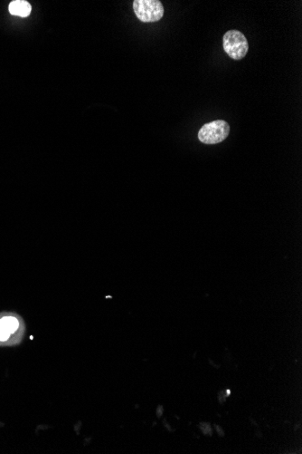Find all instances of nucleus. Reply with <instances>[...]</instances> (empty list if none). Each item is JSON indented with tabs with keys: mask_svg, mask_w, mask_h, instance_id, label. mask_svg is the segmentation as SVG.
<instances>
[{
	"mask_svg": "<svg viewBox=\"0 0 302 454\" xmlns=\"http://www.w3.org/2000/svg\"><path fill=\"white\" fill-rule=\"evenodd\" d=\"M223 47L231 59L239 61L244 58L249 51V44L245 36L238 30H229L224 34Z\"/></svg>",
	"mask_w": 302,
	"mask_h": 454,
	"instance_id": "f257e3e1",
	"label": "nucleus"
},
{
	"mask_svg": "<svg viewBox=\"0 0 302 454\" xmlns=\"http://www.w3.org/2000/svg\"><path fill=\"white\" fill-rule=\"evenodd\" d=\"M230 134V125L224 120L205 123L198 132V139L205 144H216L224 141Z\"/></svg>",
	"mask_w": 302,
	"mask_h": 454,
	"instance_id": "f03ea898",
	"label": "nucleus"
},
{
	"mask_svg": "<svg viewBox=\"0 0 302 454\" xmlns=\"http://www.w3.org/2000/svg\"><path fill=\"white\" fill-rule=\"evenodd\" d=\"M133 10L137 19L144 23L157 22L164 16V7L158 0H135Z\"/></svg>",
	"mask_w": 302,
	"mask_h": 454,
	"instance_id": "7ed1b4c3",
	"label": "nucleus"
},
{
	"mask_svg": "<svg viewBox=\"0 0 302 454\" xmlns=\"http://www.w3.org/2000/svg\"><path fill=\"white\" fill-rule=\"evenodd\" d=\"M19 328V322L15 316H4L0 319V341L4 342Z\"/></svg>",
	"mask_w": 302,
	"mask_h": 454,
	"instance_id": "20e7f679",
	"label": "nucleus"
},
{
	"mask_svg": "<svg viewBox=\"0 0 302 454\" xmlns=\"http://www.w3.org/2000/svg\"><path fill=\"white\" fill-rule=\"evenodd\" d=\"M8 10L13 16L27 17L31 14L32 7L26 0H15L9 4Z\"/></svg>",
	"mask_w": 302,
	"mask_h": 454,
	"instance_id": "39448f33",
	"label": "nucleus"
},
{
	"mask_svg": "<svg viewBox=\"0 0 302 454\" xmlns=\"http://www.w3.org/2000/svg\"><path fill=\"white\" fill-rule=\"evenodd\" d=\"M199 427H200L201 430H202V433L204 435H212V429H211V426H210L209 423H201L199 424Z\"/></svg>",
	"mask_w": 302,
	"mask_h": 454,
	"instance_id": "423d86ee",
	"label": "nucleus"
},
{
	"mask_svg": "<svg viewBox=\"0 0 302 454\" xmlns=\"http://www.w3.org/2000/svg\"><path fill=\"white\" fill-rule=\"evenodd\" d=\"M225 393L224 391L219 392V395H218V399H219V402L221 403H224L225 402Z\"/></svg>",
	"mask_w": 302,
	"mask_h": 454,
	"instance_id": "0eeeda50",
	"label": "nucleus"
},
{
	"mask_svg": "<svg viewBox=\"0 0 302 454\" xmlns=\"http://www.w3.org/2000/svg\"><path fill=\"white\" fill-rule=\"evenodd\" d=\"M215 428H216V430L218 431V434H219L220 436H224V430H223V429L221 428V427L218 426V425H216V424H215Z\"/></svg>",
	"mask_w": 302,
	"mask_h": 454,
	"instance_id": "6e6552de",
	"label": "nucleus"
},
{
	"mask_svg": "<svg viewBox=\"0 0 302 454\" xmlns=\"http://www.w3.org/2000/svg\"><path fill=\"white\" fill-rule=\"evenodd\" d=\"M157 415H158V417L162 415V407H160V409L158 408V411H157Z\"/></svg>",
	"mask_w": 302,
	"mask_h": 454,
	"instance_id": "1a4fd4ad",
	"label": "nucleus"
},
{
	"mask_svg": "<svg viewBox=\"0 0 302 454\" xmlns=\"http://www.w3.org/2000/svg\"><path fill=\"white\" fill-rule=\"evenodd\" d=\"M224 393H225V395H226V396H229V395H231V390L228 389L226 391H224Z\"/></svg>",
	"mask_w": 302,
	"mask_h": 454,
	"instance_id": "9d476101",
	"label": "nucleus"
}]
</instances>
